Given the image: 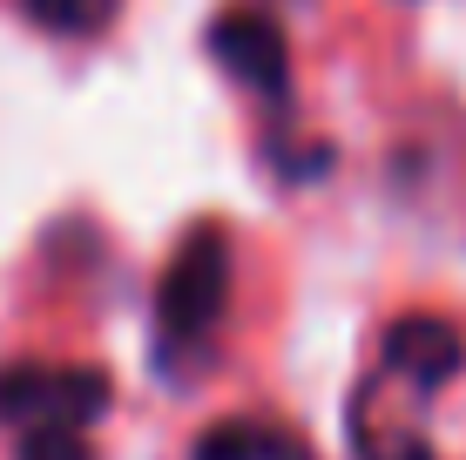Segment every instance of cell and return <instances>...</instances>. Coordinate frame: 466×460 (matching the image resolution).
I'll use <instances>...</instances> for the list:
<instances>
[{
	"label": "cell",
	"instance_id": "52a82bcc",
	"mask_svg": "<svg viewBox=\"0 0 466 460\" xmlns=\"http://www.w3.org/2000/svg\"><path fill=\"white\" fill-rule=\"evenodd\" d=\"M14 460H95V447H88V434H75V426H41V434H21Z\"/></svg>",
	"mask_w": 466,
	"mask_h": 460
},
{
	"label": "cell",
	"instance_id": "8992f818",
	"mask_svg": "<svg viewBox=\"0 0 466 460\" xmlns=\"http://www.w3.org/2000/svg\"><path fill=\"white\" fill-rule=\"evenodd\" d=\"M21 7H27L35 27H47V35H102L122 0H21Z\"/></svg>",
	"mask_w": 466,
	"mask_h": 460
},
{
	"label": "cell",
	"instance_id": "7a4b0ae2",
	"mask_svg": "<svg viewBox=\"0 0 466 460\" xmlns=\"http://www.w3.org/2000/svg\"><path fill=\"white\" fill-rule=\"evenodd\" d=\"M108 414V373L102 366H0V420L7 426H75L88 434Z\"/></svg>",
	"mask_w": 466,
	"mask_h": 460
},
{
	"label": "cell",
	"instance_id": "6da1fadb",
	"mask_svg": "<svg viewBox=\"0 0 466 460\" xmlns=\"http://www.w3.org/2000/svg\"><path fill=\"white\" fill-rule=\"evenodd\" d=\"M230 312V230L197 224L156 278V332L163 353H197Z\"/></svg>",
	"mask_w": 466,
	"mask_h": 460
},
{
	"label": "cell",
	"instance_id": "3957f363",
	"mask_svg": "<svg viewBox=\"0 0 466 460\" xmlns=\"http://www.w3.org/2000/svg\"><path fill=\"white\" fill-rule=\"evenodd\" d=\"M210 55L223 61L230 82H244L264 102H284L291 95V41L270 14H223L210 27Z\"/></svg>",
	"mask_w": 466,
	"mask_h": 460
},
{
	"label": "cell",
	"instance_id": "ba28073f",
	"mask_svg": "<svg viewBox=\"0 0 466 460\" xmlns=\"http://www.w3.org/2000/svg\"><path fill=\"white\" fill-rule=\"evenodd\" d=\"M359 460H432V447H426V440H412V434H392V440H365Z\"/></svg>",
	"mask_w": 466,
	"mask_h": 460
},
{
	"label": "cell",
	"instance_id": "277c9868",
	"mask_svg": "<svg viewBox=\"0 0 466 460\" xmlns=\"http://www.w3.org/2000/svg\"><path fill=\"white\" fill-rule=\"evenodd\" d=\"M385 373H399L406 386L420 393H440L453 386L466 373V339L453 319H440V312H412V319L385 325Z\"/></svg>",
	"mask_w": 466,
	"mask_h": 460
},
{
	"label": "cell",
	"instance_id": "5b68a950",
	"mask_svg": "<svg viewBox=\"0 0 466 460\" xmlns=\"http://www.w3.org/2000/svg\"><path fill=\"white\" fill-rule=\"evenodd\" d=\"M197 460H318L291 426L270 420H217L210 434H197Z\"/></svg>",
	"mask_w": 466,
	"mask_h": 460
}]
</instances>
